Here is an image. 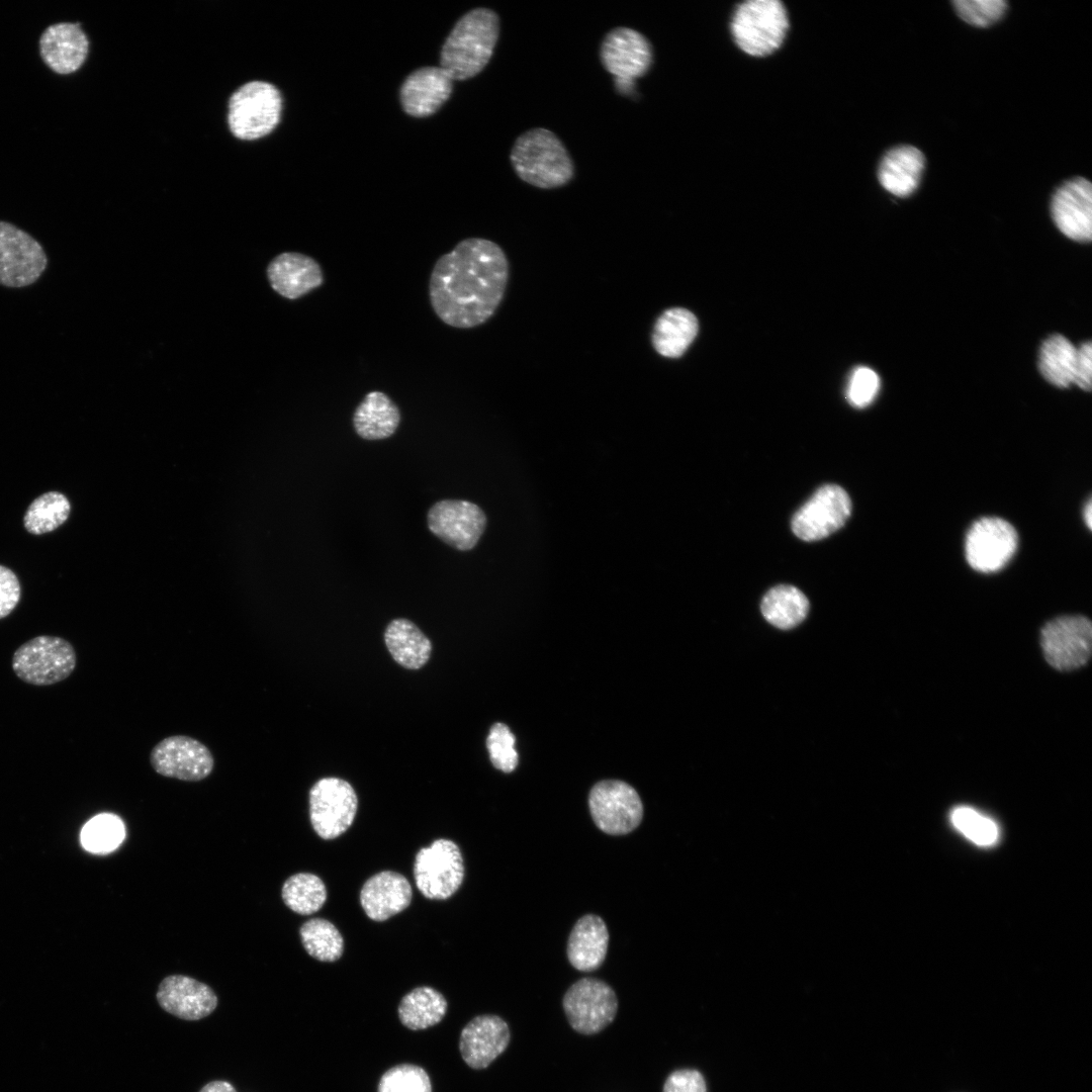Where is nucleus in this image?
<instances>
[{
	"label": "nucleus",
	"instance_id": "obj_26",
	"mask_svg": "<svg viewBox=\"0 0 1092 1092\" xmlns=\"http://www.w3.org/2000/svg\"><path fill=\"white\" fill-rule=\"evenodd\" d=\"M609 932L598 915L586 914L574 924L567 942V958L573 968L582 972L597 970L605 961Z\"/></svg>",
	"mask_w": 1092,
	"mask_h": 1092
},
{
	"label": "nucleus",
	"instance_id": "obj_29",
	"mask_svg": "<svg viewBox=\"0 0 1092 1092\" xmlns=\"http://www.w3.org/2000/svg\"><path fill=\"white\" fill-rule=\"evenodd\" d=\"M384 641L393 659L407 669H419L430 658L431 641L406 619L391 621L384 632Z\"/></svg>",
	"mask_w": 1092,
	"mask_h": 1092
},
{
	"label": "nucleus",
	"instance_id": "obj_44",
	"mask_svg": "<svg viewBox=\"0 0 1092 1092\" xmlns=\"http://www.w3.org/2000/svg\"><path fill=\"white\" fill-rule=\"evenodd\" d=\"M1091 376L1092 346L1091 342L1088 341L1077 348L1074 383L1081 389L1089 391L1091 389Z\"/></svg>",
	"mask_w": 1092,
	"mask_h": 1092
},
{
	"label": "nucleus",
	"instance_id": "obj_5",
	"mask_svg": "<svg viewBox=\"0 0 1092 1092\" xmlns=\"http://www.w3.org/2000/svg\"><path fill=\"white\" fill-rule=\"evenodd\" d=\"M788 28V12L779 0L742 2L736 7L730 23L735 43L753 57H764L777 51Z\"/></svg>",
	"mask_w": 1092,
	"mask_h": 1092
},
{
	"label": "nucleus",
	"instance_id": "obj_45",
	"mask_svg": "<svg viewBox=\"0 0 1092 1092\" xmlns=\"http://www.w3.org/2000/svg\"><path fill=\"white\" fill-rule=\"evenodd\" d=\"M199 1092H237L235 1087L222 1080H215L205 1084Z\"/></svg>",
	"mask_w": 1092,
	"mask_h": 1092
},
{
	"label": "nucleus",
	"instance_id": "obj_36",
	"mask_svg": "<svg viewBox=\"0 0 1092 1092\" xmlns=\"http://www.w3.org/2000/svg\"><path fill=\"white\" fill-rule=\"evenodd\" d=\"M124 836L125 828L122 820L114 814L102 813L83 826L80 838L86 850L104 854L117 848Z\"/></svg>",
	"mask_w": 1092,
	"mask_h": 1092
},
{
	"label": "nucleus",
	"instance_id": "obj_12",
	"mask_svg": "<svg viewBox=\"0 0 1092 1092\" xmlns=\"http://www.w3.org/2000/svg\"><path fill=\"white\" fill-rule=\"evenodd\" d=\"M48 265L41 245L14 224L0 220V284L20 288L31 285Z\"/></svg>",
	"mask_w": 1092,
	"mask_h": 1092
},
{
	"label": "nucleus",
	"instance_id": "obj_11",
	"mask_svg": "<svg viewBox=\"0 0 1092 1092\" xmlns=\"http://www.w3.org/2000/svg\"><path fill=\"white\" fill-rule=\"evenodd\" d=\"M562 1005L571 1027L583 1034L603 1030L614 1020L618 1010L614 990L596 978H582L571 985Z\"/></svg>",
	"mask_w": 1092,
	"mask_h": 1092
},
{
	"label": "nucleus",
	"instance_id": "obj_6",
	"mask_svg": "<svg viewBox=\"0 0 1092 1092\" xmlns=\"http://www.w3.org/2000/svg\"><path fill=\"white\" fill-rule=\"evenodd\" d=\"M76 662V652L69 641L42 635L28 640L16 649L12 657V668L24 682L50 686L70 676Z\"/></svg>",
	"mask_w": 1092,
	"mask_h": 1092
},
{
	"label": "nucleus",
	"instance_id": "obj_19",
	"mask_svg": "<svg viewBox=\"0 0 1092 1092\" xmlns=\"http://www.w3.org/2000/svg\"><path fill=\"white\" fill-rule=\"evenodd\" d=\"M156 997L166 1012L184 1020L202 1019L211 1014L218 1003L208 985L183 975L163 979Z\"/></svg>",
	"mask_w": 1092,
	"mask_h": 1092
},
{
	"label": "nucleus",
	"instance_id": "obj_4",
	"mask_svg": "<svg viewBox=\"0 0 1092 1092\" xmlns=\"http://www.w3.org/2000/svg\"><path fill=\"white\" fill-rule=\"evenodd\" d=\"M283 96L267 80L248 81L234 90L226 102V126L241 142H257L269 136L279 125Z\"/></svg>",
	"mask_w": 1092,
	"mask_h": 1092
},
{
	"label": "nucleus",
	"instance_id": "obj_13",
	"mask_svg": "<svg viewBox=\"0 0 1092 1092\" xmlns=\"http://www.w3.org/2000/svg\"><path fill=\"white\" fill-rule=\"evenodd\" d=\"M1017 545L1018 535L1010 523L997 517L982 518L967 534L966 558L979 572H996L1010 561Z\"/></svg>",
	"mask_w": 1092,
	"mask_h": 1092
},
{
	"label": "nucleus",
	"instance_id": "obj_21",
	"mask_svg": "<svg viewBox=\"0 0 1092 1092\" xmlns=\"http://www.w3.org/2000/svg\"><path fill=\"white\" fill-rule=\"evenodd\" d=\"M510 1029L496 1015H479L462 1029L459 1049L464 1062L473 1069H484L507 1049Z\"/></svg>",
	"mask_w": 1092,
	"mask_h": 1092
},
{
	"label": "nucleus",
	"instance_id": "obj_20",
	"mask_svg": "<svg viewBox=\"0 0 1092 1092\" xmlns=\"http://www.w3.org/2000/svg\"><path fill=\"white\" fill-rule=\"evenodd\" d=\"M89 37L78 22H59L48 26L39 38V53L55 73L67 75L78 71L89 56Z\"/></svg>",
	"mask_w": 1092,
	"mask_h": 1092
},
{
	"label": "nucleus",
	"instance_id": "obj_46",
	"mask_svg": "<svg viewBox=\"0 0 1092 1092\" xmlns=\"http://www.w3.org/2000/svg\"><path fill=\"white\" fill-rule=\"evenodd\" d=\"M1084 519H1085V522L1087 524V527L1089 529H1091V526H1092V505H1091V500H1088V503L1084 507Z\"/></svg>",
	"mask_w": 1092,
	"mask_h": 1092
},
{
	"label": "nucleus",
	"instance_id": "obj_2",
	"mask_svg": "<svg viewBox=\"0 0 1092 1092\" xmlns=\"http://www.w3.org/2000/svg\"><path fill=\"white\" fill-rule=\"evenodd\" d=\"M499 34L497 15L475 8L455 24L441 51L440 67L455 80L476 76L489 62Z\"/></svg>",
	"mask_w": 1092,
	"mask_h": 1092
},
{
	"label": "nucleus",
	"instance_id": "obj_7",
	"mask_svg": "<svg viewBox=\"0 0 1092 1092\" xmlns=\"http://www.w3.org/2000/svg\"><path fill=\"white\" fill-rule=\"evenodd\" d=\"M414 877L419 891L429 899L445 900L460 888L464 862L459 846L441 838L416 854Z\"/></svg>",
	"mask_w": 1092,
	"mask_h": 1092
},
{
	"label": "nucleus",
	"instance_id": "obj_25",
	"mask_svg": "<svg viewBox=\"0 0 1092 1092\" xmlns=\"http://www.w3.org/2000/svg\"><path fill=\"white\" fill-rule=\"evenodd\" d=\"M925 157L917 148L902 145L889 150L878 168L881 186L898 197L911 195L919 186Z\"/></svg>",
	"mask_w": 1092,
	"mask_h": 1092
},
{
	"label": "nucleus",
	"instance_id": "obj_27",
	"mask_svg": "<svg viewBox=\"0 0 1092 1092\" xmlns=\"http://www.w3.org/2000/svg\"><path fill=\"white\" fill-rule=\"evenodd\" d=\"M698 331V320L692 311L684 307L667 308L654 324L652 346L663 357L678 358L693 343Z\"/></svg>",
	"mask_w": 1092,
	"mask_h": 1092
},
{
	"label": "nucleus",
	"instance_id": "obj_37",
	"mask_svg": "<svg viewBox=\"0 0 1092 1092\" xmlns=\"http://www.w3.org/2000/svg\"><path fill=\"white\" fill-rule=\"evenodd\" d=\"M950 821L961 833L978 845L989 846L998 839L997 824L971 807L954 808L950 813Z\"/></svg>",
	"mask_w": 1092,
	"mask_h": 1092
},
{
	"label": "nucleus",
	"instance_id": "obj_38",
	"mask_svg": "<svg viewBox=\"0 0 1092 1092\" xmlns=\"http://www.w3.org/2000/svg\"><path fill=\"white\" fill-rule=\"evenodd\" d=\"M378 1092H432L427 1072L416 1065L401 1064L387 1070L378 1084Z\"/></svg>",
	"mask_w": 1092,
	"mask_h": 1092
},
{
	"label": "nucleus",
	"instance_id": "obj_41",
	"mask_svg": "<svg viewBox=\"0 0 1092 1092\" xmlns=\"http://www.w3.org/2000/svg\"><path fill=\"white\" fill-rule=\"evenodd\" d=\"M879 389L878 374L869 367L860 366L850 376L846 397L851 405L861 408L873 402Z\"/></svg>",
	"mask_w": 1092,
	"mask_h": 1092
},
{
	"label": "nucleus",
	"instance_id": "obj_33",
	"mask_svg": "<svg viewBox=\"0 0 1092 1092\" xmlns=\"http://www.w3.org/2000/svg\"><path fill=\"white\" fill-rule=\"evenodd\" d=\"M281 895L286 906L301 915L315 913L327 900L324 882L309 873L289 877L283 884Z\"/></svg>",
	"mask_w": 1092,
	"mask_h": 1092
},
{
	"label": "nucleus",
	"instance_id": "obj_3",
	"mask_svg": "<svg viewBox=\"0 0 1092 1092\" xmlns=\"http://www.w3.org/2000/svg\"><path fill=\"white\" fill-rule=\"evenodd\" d=\"M516 174L543 189L557 188L573 176L572 160L561 141L549 129L532 128L522 133L511 151Z\"/></svg>",
	"mask_w": 1092,
	"mask_h": 1092
},
{
	"label": "nucleus",
	"instance_id": "obj_31",
	"mask_svg": "<svg viewBox=\"0 0 1092 1092\" xmlns=\"http://www.w3.org/2000/svg\"><path fill=\"white\" fill-rule=\"evenodd\" d=\"M760 607L765 620L783 630L798 626L809 612L806 596L797 587L785 584L769 589Z\"/></svg>",
	"mask_w": 1092,
	"mask_h": 1092
},
{
	"label": "nucleus",
	"instance_id": "obj_34",
	"mask_svg": "<svg viewBox=\"0 0 1092 1092\" xmlns=\"http://www.w3.org/2000/svg\"><path fill=\"white\" fill-rule=\"evenodd\" d=\"M300 939L307 953L321 962H335L344 950V940L338 928L329 920L312 918L299 929Z\"/></svg>",
	"mask_w": 1092,
	"mask_h": 1092
},
{
	"label": "nucleus",
	"instance_id": "obj_17",
	"mask_svg": "<svg viewBox=\"0 0 1092 1092\" xmlns=\"http://www.w3.org/2000/svg\"><path fill=\"white\" fill-rule=\"evenodd\" d=\"M486 525L483 511L475 504L461 499L437 502L428 512L430 531L450 546L466 551L472 549Z\"/></svg>",
	"mask_w": 1092,
	"mask_h": 1092
},
{
	"label": "nucleus",
	"instance_id": "obj_40",
	"mask_svg": "<svg viewBox=\"0 0 1092 1092\" xmlns=\"http://www.w3.org/2000/svg\"><path fill=\"white\" fill-rule=\"evenodd\" d=\"M515 736L510 728L503 723H495L486 738V747L491 763L495 768L504 771H513L518 764V752L515 749Z\"/></svg>",
	"mask_w": 1092,
	"mask_h": 1092
},
{
	"label": "nucleus",
	"instance_id": "obj_1",
	"mask_svg": "<svg viewBox=\"0 0 1092 1092\" xmlns=\"http://www.w3.org/2000/svg\"><path fill=\"white\" fill-rule=\"evenodd\" d=\"M508 280V259L496 243L465 239L436 261L429 280L430 302L447 326L472 329L493 315Z\"/></svg>",
	"mask_w": 1092,
	"mask_h": 1092
},
{
	"label": "nucleus",
	"instance_id": "obj_15",
	"mask_svg": "<svg viewBox=\"0 0 1092 1092\" xmlns=\"http://www.w3.org/2000/svg\"><path fill=\"white\" fill-rule=\"evenodd\" d=\"M850 512L846 491L836 484H826L794 515L792 530L802 540H820L840 529Z\"/></svg>",
	"mask_w": 1092,
	"mask_h": 1092
},
{
	"label": "nucleus",
	"instance_id": "obj_9",
	"mask_svg": "<svg viewBox=\"0 0 1092 1092\" xmlns=\"http://www.w3.org/2000/svg\"><path fill=\"white\" fill-rule=\"evenodd\" d=\"M357 806L353 787L339 778L321 779L309 791L310 823L324 839H334L344 833L354 821Z\"/></svg>",
	"mask_w": 1092,
	"mask_h": 1092
},
{
	"label": "nucleus",
	"instance_id": "obj_28",
	"mask_svg": "<svg viewBox=\"0 0 1092 1092\" xmlns=\"http://www.w3.org/2000/svg\"><path fill=\"white\" fill-rule=\"evenodd\" d=\"M400 422V412L390 397L382 391L368 392L356 407L353 426L356 433L366 440L390 437Z\"/></svg>",
	"mask_w": 1092,
	"mask_h": 1092
},
{
	"label": "nucleus",
	"instance_id": "obj_35",
	"mask_svg": "<svg viewBox=\"0 0 1092 1092\" xmlns=\"http://www.w3.org/2000/svg\"><path fill=\"white\" fill-rule=\"evenodd\" d=\"M71 506L61 492L50 491L35 498L24 515L25 529L34 535L52 532L68 519Z\"/></svg>",
	"mask_w": 1092,
	"mask_h": 1092
},
{
	"label": "nucleus",
	"instance_id": "obj_32",
	"mask_svg": "<svg viewBox=\"0 0 1092 1092\" xmlns=\"http://www.w3.org/2000/svg\"><path fill=\"white\" fill-rule=\"evenodd\" d=\"M1077 348L1064 336L1052 335L1042 343L1038 369L1051 384L1066 388L1074 383Z\"/></svg>",
	"mask_w": 1092,
	"mask_h": 1092
},
{
	"label": "nucleus",
	"instance_id": "obj_42",
	"mask_svg": "<svg viewBox=\"0 0 1092 1092\" xmlns=\"http://www.w3.org/2000/svg\"><path fill=\"white\" fill-rule=\"evenodd\" d=\"M663 1092H707L703 1075L694 1069L672 1072L665 1080Z\"/></svg>",
	"mask_w": 1092,
	"mask_h": 1092
},
{
	"label": "nucleus",
	"instance_id": "obj_39",
	"mask_svg": "<svg viewBox=\"0 0 1092 1092\" xmlns=\"http://www.w3.org/2000/svg\"><path fill=\"white\" fill-rule=\"evenodd\" d=\"M951 3L961 19L977 27L996 23L1008 8L1004 0H956Z\"/></svg>",
	"mask_w": 1092,
	"mask_h": 1092
},
{
	"label": "nucleus",
	"instance_id": "obj_18",
	"mask_svg": "<svg viewBox=\"0 0 1092 1092\" xmlns=\"http://www.w3.org/2000/svg\"><path fill=\"white\" fill-rule=\"evenodd\" d=\"M1051 214L1057 228L1069 239L1081 243L1092 237V186L1083 177L1065 181L1055 191Z\"/></svg>",
	"mask_w": 1092,
	"mask_h": 1092
},
{
	"label": "nucleus",
	"instance_id": "obj_43",
	"mask_svg": "<svg viewBox=\"0 0 1092 1092\" xmlns=\"http://www.w3.org/2000/svg\"><path fill=\"white\" fill-rule=\"evenodd\" d=\"M20 584L12 570L0 565V619L7 617L20 599Z\"/></svg>",
	"mask_w": 1092,
	"mask_h": 1092
},
{
	"label": "nucleus",
	"instance_id": "obj_30",
	"mask_svg": "<svg viewBox=\"0 0 1092 1092\" xmlns=\"http://www.w3.org/2000/svg\"><path fill=\"white\" fill-rule=\"evenodd\" d=\"M447 1001L434 988L423 986L404 995L398 1005L401 1023L413 1030H420L439 1023L446 1014Z\"/></svg>",
	"mask_w": 1092,
	"mask_h": 1092
},
{
	"label": "nucleus",
	"instance_id": "obj_14",
	"mask_svg": "<svg viewBox=\"0 0 1092 1092\" xmlns=\"http://www.w3.org/2000/svg\"><path fill=\"white\" fill-rule=\"evenodd\" d=\"M1040 640L1044 657L1054 668H1078L1088 661L1091 654V622L1083 616L1056 618L1044 625Z\"/></svg>",
	"mask_w": 1092,
	"mask_h": 1092
},
{
	"label": "nucleus",
	"instance_id": "obj_23",
	"mask_svg": "<svg viewBox=\"0 0 1092 1092\" xmlns=\"http://www.w3.org/2000/svg\"><path fill=\"white\" fill-rule=\"evenodd\" d=\"M271 287L288 299L299 298L324 283L320 264L311 257L297 252H284L268 265Z\"/></svg>",
	"mask_w": 1092,
	"mask_h": 1092
},
{
	"label": "nucleus",
	"instance_id": "obj_16",
	"mask_svg": "<svg viewBox=\"0 0 1092 1092\" xmlns=\"http://www.w3.org/2000/svg\"><path fill=\"white\" fill-rule=\"evenodd\" d=\"M150 761L159 775L188 782L205 779L214 766L210 750L197 739L185 735L161 740L152 749Z\"/></svg>",
	"mask_w": 1092,
	"mask_h": 1092
},
{
	"label": "nucleus",
	"instance_id": "obj_24",
	"mask_svg": "<svg viewBox=\"0 0 1092 1092\" xmlns=\"http://www.w3.org/2000/svg\"><path fill=\"white\" fill-rule=\"evenodd\" d=\"M413 897L410 882L401 874L383 871L369 878L360 892V903L374 921H384L404 910Z\"/></svg>",
	"mask_w": 1092,
	"mask_h": 1092
},
{
	"label": "nucleus",
	"instance_id": "obj_22",
	"mask_svg": "<svg viewBox=\"0 0 1092 1092\" xmlns=\"http://www.w3.org/2000/svg\"><path fill=\"white\" fill-rule=\"evenodd\" d=\"M453 79L439 67H423L411 73L400 88L403 110L416 117L435 113L450 97Z\"/></svg>",
	"mask_w": 1092,
	"mask_h": 1092
},
{
	"label": "nucleus",
	"instance_id": "obj_10",
	"mask_svg": "<svg viewBox=\"0 0 1092 1092\" xmlns=\"http://www.w3.org/2000/svg\"><path fill=\"white\" fill-rule=\"evenodd\" d=\"M589 811L603 832L624 835L636 829L643 817V805L630 785L616 780L602 781L590 790Z\"/></svg>",
	"mask_w": 1092,
	"mask_h": 1092
},
{
	"label": "nucleus",
	"instance_id": "obj_8",
	"mask_svg": "<svg viewBox=\"0 0 1092 1092\" xmlns=\"http://www.w3.org/2000/svg\"><path fill=\"white\" fill-rule=\"evenodd\" d=\"M600 58L604 68L614 76L616 88L627 93L633 89L634 81L650 69L653 52L642 33L620 26L604 37Z\"/></svg>",
	"mask_w": 1092,
	"mask_h": 1092
}]
</instances>
